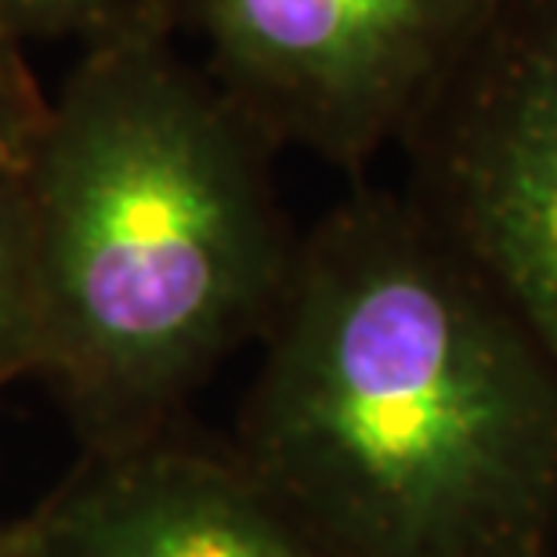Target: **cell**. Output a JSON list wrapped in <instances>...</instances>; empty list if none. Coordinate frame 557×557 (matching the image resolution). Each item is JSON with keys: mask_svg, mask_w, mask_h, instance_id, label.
<instances>
[{"mask_svg": "<svg viewBox=\"0 0 557 557\" xmlns=\"http://www.w3.org/2000/svg\"><path fill=\"white\" fill-rule=\"evenodd\" d=\"M499 0H171L207 73L275 141L362 174L471 51Z\"/></svg>", "mask_w": 557, "mask_h": 557, "instance_id": "277c9868", "label": "cell"}, {"mask_svg": "<svg viewBox=\"0 0 557 557\" xmlns=\"http://www.w3.org/2000/svg\"><path fill=\"white\" fill-rule=\"evenodd\" d=\"M236 460L333 557H557V370L403 188L300 232Z\"/></svg>", "mask_w": 557, "mask_h": 557, "instance_id": "6da1fadb", "label": "cell"}, {"mask_svg": "<svg viewBox=\"0 0 557 557\" xmlns=\"http://www.w3.org/2000/svg\"><path fill=\"white\" fill-rule=\"evenodd\" d=\"M40 308L33 214L22 171L0 166V395L22 376H37Z\"/></svg>", "mask_w": 557, "mask_h": 557, "instance_id": "8992f818", "label": "cell"}, {"mask_svg": "<svg viewBox=\"0 0 557 557\" xmlns=\"http://www.w3.org/2000/svg\"><path fill=\"white\" fill-rule=\"evenodd\" d=\"M0 557H18V547H15V529H11V525H0Z\"/></svg>", "mask_w": 557, "mask_h": 557, "instance_id": "9c48e42d", "label": "cell"}, {"mask_svg": "<svg viewBox=\"0 0 557 557\" xmlns=\"http://www.w3.org/2000/svg\"><path fill=\"white\" fill-rule=\"evenodd\" d=\"M48 98L26 62V44L0 18V166L22 171L37 141Z\"/></svg>", "mask_w": 557, "mask_h": 557, "instance_id": "52a82bcc", "label": "cell"}, {"mask_svg": "<svg viewBox=\"0 0 557 557\" xmlns=\"http://www.w3.org/2000/svg\"><path fill=\"white\" fill-rule=\"evenodd\" d=\"M398 149L403 193L557 370V0H499Z\"/></svg>", "mask_w": 557, "mask_h": 557, "instance_id": "3957f363", "label": "cell"}, {"mask_svg": "<svg viewBox=\"0 0 557 557\" xmlns=\"http://www.w3.org/2000/svg\"><path fill=\"white\" fill-rule=\"evenodd\" d=\"M275 152L177 51L171 0H131L84 44L22 166L37 376L84 453L174 431L218 366L264 337L300 247Z\"/></svg>", "mask_w": 557, "mask_h": 557, "instance_id": "7a4b0ae2", "label": "cell"}, {"mask_svg": "<svg viewBox=\"0 0 557 557\" xmlns=\"http://www.w3.org/2000/svg\"><path fill=\"white\" fill-rule=\"evenodd\" d=\"M15 529L18 557H333L232 449L174 431L81 467Z\"/></svg>", "mask_w": 557, "mask_h": 557, "instance_id": "5b68a950", "label": "cell"}, {"mask_svg": "<svg viewBox=\"0 0 557 557\" xmlns=\"http://www.w3.org/2000/svg\"><path fill=\"white\" fill-rule=\"evenodd\" d=\"M131 8V0H0V18L22 44L106 33Z\"/></svg>", "mask_w": 557, "mask_h": 557, "instance_id": "ba28073f", "label": "cell"}]
</instances>
